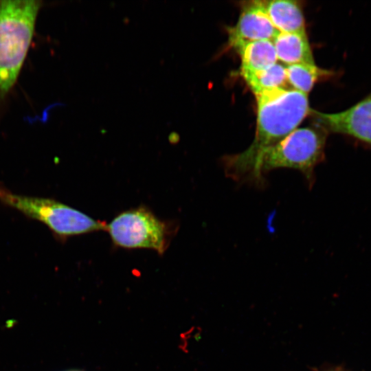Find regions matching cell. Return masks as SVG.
<instances>
[{
    "mask_svg": "<svg viewBox=\"0 0 371 371\" xmlns=\"http://www.w3.org/2000/svg\"><path fill=\"white\" fill-rule=\"evenodd\" d=\"M169 139L172 142H177L179 139V136L177 133L172 132L169 135Z\"/></svg>",
    "mask_w": 371,
    "mask_h": 371,
    "instance_id": "obj_14",
    "label": "cell"
},
{
    "mask_svg": "<svg viewBox=\"0 0 371 371\" xmlns=\"http://www.w3.org/2000/svg\"><path fill=\"white\" fill-rule=\"evenodd\" d=\"M272 41L278 60L284 64H315L306 33L279 32Z\"/></svg>",
    "mask_w": 371,
    "mask_h": 371,
    "instance_id": "obj_9",
    "label": "cell"
},
{
    "mask_svg": "<svg viewBox=\"0 0 371 371\" xmlns=\"http://www.w3.org/2000/svg\"><path fill=\"white\" fill-rule=\"evenodd\" d=\"M41 6V1H0V101L16 81Z\"/></svg>",
    "mask_w": 371,
    "mask_h": 371,
    "instance_id": "obj_2",
    "label": "cell"
},
{
    "mask_svg": "<svg viewBox=\"0 0 371 371\" xmlns=\"http://www.w3.org/2000/svg\"><path fill=\"white\" fill-rule=\"evenodd\" d=\"M254 95L257 102L254 139L243 152L223 159L225 175L237 181L254 183L258 156L295 131L311 109L308 95L293 89H273Z\"/></svg>",
    "mask_w": 371,
    "mask_h": 371,
    "instance_id": "obj_1",
    "label": "cell"
},
{
    "mask_svg": "<svg viewBox=\"0 0 371 371\" xmlns=\"http://www.w3.org/2000/svg\"><path fill=\"white\" fill-rule=\"evenodd\" d=\"M240 74L254 94L273 89H286V67L278 63L262 70Z\"/></svg>",
    "mask_w": 371,
    "mask_h": 371,
    "instance_id": "obj_11",
    "label": "cell"
},
{
    "mask_svg": "<svg viewBox=\"0 0 371 371\" xmlns=\"http://www.w3.org/2000/svg\"><path fill=\"white\" fill-rule=\"evenodd\" d=\"M288 82L293 89L308 94L321 78L329 77L333 72L318 67L315 64H293L286 67Z\"/></svg>",
    "mask_w": 371,
    "mask_h": 371,
    "instance_id": "obj_12",
    "label": "cell"
},
{
    "mask_svg": "<svg viewBox=\"0 0 371 371\" xmlns=\"http://www.w3.org/2000/svg\"><path fill=\"white\" fill-rule=\"evenodd\" d=\"M327 132L316 126L296 128L276 144L265 150L258 157L254 183L263 184V174L278 168L300 171L311 186L314 169L324 157Z\"/></svg>",
    "mask_w": 371,
    "mask_h": 371,
    "instance_id": "obj_3",
    "label": "cell"
},
{
    "mask_svg": "<svg viewBox=\"0 0 371 371\" xmlns=\"http://www.w3.org/2000/svg\"><path fill=\"white\" fill-rule=\"evenodd\" d=\"M232 47L240 57V73L262 70L276 64L278 60L272 41L240 42Z\"/></svg>",
    "mask_w": 371,
    "mask_h": 371,
    "instance_id": "obj_10",
    "label": "cell"
},
{
    "mask_svg": "<svg viewBox=\"0 0 371 371\" xmlns=\"http://www.w3.org/2000/svg\"><path fill=\"white\" fill-rule=\"evenodd\" d=\"M230 47L240 42L273 41L280 32L273 25L262 1H245L236 23L227 27Z\"/></svg>",
    "mask_w": 371,
    "mask_h": 371,
    "instance_id": "obj_7",
    "label": "cell"
},
{
    "mask_svg": "<svg viewBox=\"0 0 371 371\" xmlns=\"http://www.w3.org/2000/svg\"><path fill=\"white\" fill-rule=\"evenodd\" d=\"M273 25L280 32L306 33L305 21L299 1L293 0L262 1Z\"/></svg>",
    "mask_w": 371,
    "mask_h": 371,
    "instance_id": "obj_8",
    "label": "cell"
},
{
    "mask_svg": "<svg viewBox=\"0 0 371 371\" xmlns=\"http://www.w3.org/2000/svg\"><path fill=\"white\" fill-rule=\"evenodd\" d=\"M0 201L25 216L47 225L60 238L100 230H106L104 223L51 199L18 194L0 182Z\"/></svg>",
    "mask_w": 371,
    "mask_h": 371,
    "instance_id": "obj_4",
    "label": "cell"
},
{
    "mask_svg": "<svg viewBox=\"0 0 371 371\" xmlns=\"http://www.w3.org/2000/svg\"><path fill=\"white\" fill-rule=\"evenodd\" d=\"M113 243L127 249H151L162 254L167 247L166 223L142 206L124 211L106 225Z\"/></svg>",
    "mask_w": 371,
    "mask_h": 371,
    "instance_id": "obj_5",
    "label": "cell"
},
{
    "mask_svg": "<svg viewBox=\"0 0 371 371\" xmlns=\"http://www.w3.org/2000/svg\"><path fill=\"white\" fill-rule=\"evenodd\" d=\"M72 371H82V370H72Z\"/></svg>",
    "mask_w": 371,
    "mask_h": 371,
    "instance_id": "obj_15",
    "label": "cell"
},
{
    "mask_svg": "<svg viewBox=\"0 0 371 371\" xmlns=\"http://www.w3.org/2000/svg\"><path fill=\"white\" fill-rule=\"evenodd\" d=\"M309 115L326 132L346 135L371 145V92L345 111L326 113L311 109Z\"/></svg>",
    "mask_w": 371,
    "mask_h": 371,
    "instance_id": "obj_6",
    "label": "cell"
},
{
    "mask_svg": "<svg viewBox=\"0 0 371 371\" xmlns=\"http://www.w3.org/2000/svg\"><path fill=\"white\" fill-rule=\"evenodd\" d=\"M323 371H350V370L340 366L337 367L327 368Z\"/></svg>",
    "mask_w": 371,
    "mask_h": 371,
    "instance_id": "obj_13",
    "label": "cell"
}]
</instances>
